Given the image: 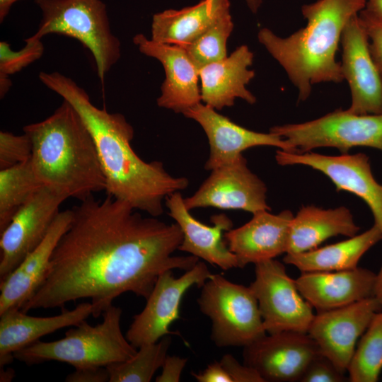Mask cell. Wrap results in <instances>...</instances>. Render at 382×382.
Wrapping results in <instances>:
<instances>
[{
  "mask_svg": "<svg viewBox=\"0 0 382 382\" xmlns=\"http://www.w3.org/2000/svg\"><path fill=\"white\" fill-rule=\"evenodd\" d=\"M74 206L72 219L52 255L45 281L21 310L63 308L89 299L98 318L126 293L146 299L161 274L187 271L194 255H173L183 241L177 223L144 216L108 195Z\"/></svg>",
  "mask_w": 382,
  "mask_h": 382,
  "instance_id": "1",
  "label": "cell"
},
{
  "mask_svg": "<svg viewBox=\"0 0 382 382\" xmlns=\"http://www.w3.org/2000/svg\"><path fill=\"white\" fill-rule=\"evenodd\" d=\"M39 79L74 108L90 132L108 195L157 217L163 213L166 198L188 186L187 178L171 175L162 162H146L135 153L131 146L134 128L123 115L97 108L83 88L58 71H41Z\"/></svg>",
  "mask_w": 382,
  "mask_h": 382,
  "instance_id": "2",
  "label": "cell"
},
{
  "mask_svg": "<svg viewBox=\"0 0 382 382\" xmlns=\"http://www.w3.org/2000/svg\"><path fill=\"white\" fill-rule=\"evenodd\" d=\"M366 0H318L301 8L307 24L286 37L263 28L257 39L286 71L306 100L314 84L341 83V63L336 61L342 31L347 22L366 6Z\"/></svg>",
  "mask_w": 382,
  "mask_h": 382,
  "instance_id": "3",
  "label": "cell"
},
{
  "mask_svg": "<svg viewBox=\"0 0 382 382\" xmlns=\"http://www.w3.org/2000/svg\"><path fill=\"white\" fill-rule=\"evenodd\" d=\"M23 132L32 144L30 161L42 186L84 200L105 191V177L91 134L66 100L42 121L28 125Z\"/></svg>",
  "mask_w": 382,
  "mask_h": 382,
  "instance_id": "4",
  "label": "cell"
},
{
  "mask_svg": "<svg viewBox=\"0 0 382 382\" xmlns=\"http://www.w3.org/2000/svg\"><path fill=\"white\" fill-rule=\"evenodd\" d=\"M122 311L112 305L103 313V320L93 326L86 320L69 329L65 337L52 342L37 341L13 354L28 365L50 361L64 362L75 369L107 367L125 361L137 352L123 335Z\"/></svg>",
  "mask_w": 382,
  "mask_h": 382,
  "instance_id": "5",
  "label": "cell"
},
{
  "mask_svg": "<svg viewBox=\"0 0 382 382\" xmlns=\"http://www.w3.org/2000/svg\"><path fill=\"white\" fill-rule=\"evenodd\" d=\"M42 13L35 33L64 35L79 40L92 54L101 83L121 56L119 39L112 33L106 5L101 0H34Z\"/></svg>",
  "mask_w": 382,
  "mask_h": 382,
  "instance_id": "6",
  "label": "cell"
},
{
  "mask_svg": "<svg viewBox=\"0 0 382 382\" xmlns=\"http://www.w3.org/2000/svg\"><path fill=\"white\" fill-rule=\"evenodd\" d=\"M197 302L212 322L211 340L219 347H245L267 334L250 288L212 274Z\"/></svg>",
  "mask_w": 382,
  "mask_h": 382,
  "instance_id": "7",
  "label": "cell"
},
{
  "mask_svg": "<svg viewBox=\"0 0 382 382\" xmlns=\"http://www.w3.org/2000/svg\"><path fill=\"white\" fill-rule=\"evenodd\" d=\"M270 132L284 139L295 153L333 147L344 154L359 146L382 151V114L357 115L337 109L311 121L274 126Z\"/></svg>",
  "mask_w": 382,
  "mask_h": 382,
  "instance_id": "8",
  "label": "cell"
},
{
  "mask_svg": "<svg viewBox=\"0 0 382 382\" xmlns=\"http://www.w3.org/2000/svg\"><path fill=\"white\" fill-rule=\"evenodd\" d=\"M255 265V280L249 287L257 299L266 332H307L315 316L313 307L300 294L284 265L274 259Z\"/></svg>",
  "mask_w": 382,
  "mask_h": 382,
  "instance_id": "9",
  "label": "cell"
},
{
  "mask_svg": "<svg viewBox=\"0 0 382 382\" xmlns=\"http://www.w3.org/2000/svg\"><path fill=\"white\" fill-rule=\"evenodd\" d=\"M212 274L205 262L200 261L179 277H174L172 270L161 274L146 299L144 309L133 318L125 334L128 341L138 349L156 342L166 335L178 333L169 328L180 318L183 296L192 286L201 287Z\"/></svg>",
  "mask_w": 382,
  "mask_h": 382,
  "instance_id": "10",
  "label": "cell"
},
{
  "mask_svg": "<svg viewBox=\"0 0 382 382\" xmlns=\"http://www.w3.org/2000/svg\"><path fill=\"white\" fill-rule=\"evenodd\" d=\"M275 159L281 166H309L326 175L337 191H347L361 198L369 206L374 224L382 231V184L374 177L368 156L362 153L328 156L279 149ZM378 273L382 277V266Z\"/></svg>",
  "mask_w": 382,
  "mask_h": 382,
  "instance_id": "11",
  "label": "cell"
},
{
  "mask_svg": "<svg viewBox=\"0 0 382 382\" xmlns=\"http://www.w3.org/2000/svg\"><path fill=\"white\" fill-rule=\"evenodd\" d=\"M66 198L42 186L1 232L0 282L45 239Z\"/></svg>",
  "mask_w": 382,
  "mask_h": 382,
  "instance_id": "12",
  "label": "cell"
},
{
  "mask_svg": "<svg viewBox=\"0 0 382 382\" xmlns=\"http://www.w3.org/2000/svg\"><path fill=\"white\" fill-rule=\"evenodd\" d=\"M211 171L199 189L192 196L184 198L187 209L214 207L243 210L253 214L270 211L267 203V187L249 169L243 155Z\"/></svg>",
  "mask_w": 382,
  "mask_h": 382,
  "instance_id": "13",
  "label": "cell"
},
{
  "mask_svg": "<svg viewBox=\"0 0 382 382\" xmlns=\"http://www.w3.org/2000/svg\"><path fill=\"white\" fill-rule=\"evenodd\" d=\"M320 354L307 332L269 334L243 347V364L265 382L299 381L311 361Z\"/></svg>",
  "mask_w": 382,
  "mask_h": 382,
  "instance_id": "14",
  "label": "cell"
},
{
  "mask_svg": "<svg viewBox=\"0 0 382 382\" xmlns=\"http://www.w3.org/2000/svg\"><path fill=\"white\" fill-rule=\"evenodd\" d=\"M382 304L376 296L338 308L318 312L307 333L321 354L343 373L347 371L357 342L366 330Z\"/></svg>",
  "mask_w": 382,
  "mask_h": 382,
  "instance_id": "15",
  "label": "cell"
},
{
  "mask_svg": "<svg viewBox=\"0 0 382 382\" xmlns=\"http://www.w3.org/2000/svg\"><path fill=\"white\" fill-rule=\"evenodd\" d=\"M340 44L342 74L352 98L347 110L357 115L382 114V76L371 56L359 14L346 24Z\"/></svg>",
  "mask_w": 382,
  "mask_h": 382,
  "instance_id": "16",
  "label": "cell"
},
{
  "mask_svg": "<svg viewBox=\"0 0 382 382\" xmlns=\"http://www.w3.org/2000/svg\"><path fill=\"white\" fill-rule=\"evenodd\" d=\"M183 115L196 121L206 134L210 151L204 165L207 170L232 163L243 155V151L252 147L274 146L287 152H296L278 134L246 129L202 103L189 108Z\"/></svg>",
  "mask_w": 382,
  "mask_h": 382,
  "instance_id": "17",
  "label": "cell"
},
{
  "mask_svg": "<svg viewBox=\"0 0 382 382\" xmlns=\"http://www.w3.org/2000/svg\"><path fill=\"white\" fill-rule=\"evenodd\" d=\"M133 42L140 52L159 61L166 78L161 86L158 106L183 113L201 103L199 69L180 46L159 43L139 33Z\"/></svg>",
  "mask_w": 382,
  "mask_h": 382,
  "instance_id": "18",
  "label": "cell"
},
{
  "mask_svg": "<svg viewBox=\"0 0 382 382\" xmlns=\"http://www.w3.org/2000/svg\"><path fill=\"white\" fill-rule=\"evenodd\" d=\"M168 214L180 226L183 241L179 250L201 258L224 270L238 267L236 256L228 249L222 236L233 227V222L224 214L213 215L212 226L206 225L187 209L180 192H175L166 199Z\"/></svg>",
  "mask_w": 382,
  "mask_h": 382,
  "instance_id": "19",
  "label": "cell"
},
{
  "mask_svg": "<svg viewBox=\"0 0 382 382\" xmlns=\"http://www.w3.org/2000/svg\"><path fill=\"white\" fill-rule=\"evenodd\" d=\"M293 218L289 210L277 214L263 210L253 214L244 225L225 232V242L236 256L238 267L274 259L286 253Z\"/></svg>",
  "mask_w": 382,
  "mask_h": 382,
  "instance_id": "20",
  "label": "cell"
},
{
  "mask_svg": "<svg viewBox=\"0 0 382 382\" xmlns=\"http://www.w3.org/2000/svg\"><path fill=\"white\" fill-rule=\"evenodd\" d=\"M377 274L361 267L334 272H301L296 279L302 296L318 312L375 296Z\"/></svg>",
  "mask_w": 382,
  "mask_h": 382,
  "instance_id": "21",
  "label": "cell"
},
{
  "mask_svg": "<svg viewBox=\"0 0 382 382\" xmlns=\"http://www.w3.org/2000/svg\"><path fill=\"white\" fill-rule=\"evenodd\" d=\"M72 216L71 209L60 212L42 242L0 282V315L10 309H21L40 287L53 251Z\"/></svg>",
  "mask_w": 382,
  "mask_h": 382,
  "instance_id": "22",
  "label": "cell"
},
{
  "mask_svg": "<svg viewBox=\"0 0 382 382\" xmlns=\"http://www.w3.org/2000/svg\"><path fill=\"white\" fill-rule=\"evenodd\" d=\"M254 54L247 45L238 47L229 56L199 69L201 101L216 110L234 105L241 98L253 105L255 96L246 88L255 77Z\"/></svg>",
  "mask_w": 382,
  "mask_h": 382,
  "instance_id": "23",
  "label": "cell"
},
{
  "mask_svg": "<svg viewBox=\"0 0 382 382\" xmlns=\"http://www.w3.org/2000/svg\"><path fill=\"white\" fill-rule=\"evenodd\" d=\"M91 302L49 317L29 316L21 309H10L0 315V366L12 362L14 353L40 337L66 327H74L93 315Z\"/></svg>",
  "mask_w": 382,
  "mask_h": 382,
  "instance_id": "24",
  "label": "cell"
},
{
  "mask_svg": "<svg viewBox=\"0 0 382 382\" xmlns=\"http://www.w3.org/2000/svg\"><path fill=\"white\" fill-rule=\"evenodd\" d=\"M359 229L345 207L328 209L312 205L303 207L292 219L286 254L313 250L338 235L352 237Z\"/></svg>",
  "mask_w": 382,
  "mask_h": 382,
  "instance_id": "25",
  "label": "cell"
},
{
  "mask_svg": "<svg viewBox=\"0 0 382 382\" xmlns=\"http://www.w3.org/2000/svg\"><path fill=\"white\" fill-rule=\"evenodd\" d=\"M230 9L229 0H201L180 10L167 9L155 13L151 40L184 47L202 34L216 18Z\"/></svg>",
  "mask_w": 382,
  "mask_h": 382,
  "instance_id": "26",
  "label": "cell"
},
{
  "mask_svg": "<svg viewBox=\"0 0 382 382\" xmlns=\"http://www.w3.org/2000/svg\"><path fill=\"white\" fill-rule=\"evenodd\" d=\"M382 240V231L375 224L366 231L348 239L306 252L286 254L284 263L301 272H334L354 269L361 257Z\"/></svg>",
  "mask_w": 382,
  "mask_h": 382,
  "instance_id": "27",
  "label": "cell"
},
{
  "mask_svg": "<svg viewBox=\"0 0 382 382\" xmlns=\"http://www.w3.org/2000/svg\"><path fill=\"white\" fill-rule=\"evenodd\" d=\"M42 187L35 174L30 158L0 170V233Z\"/></svg>",
  "mask_w": 382,
  "mask_h": 382,
  "instance_id": "28",
  "label": "cell"
},
{
  "mask_svg": "<svg viewBox=\"0 0 382 382\" xmlns=\"http://www.w3.org/2000/svg\"><path fill=\"white\" fill-rule=\"evenodd\" d=\"M171 338L166 335L158 342L144 345L130 359L107 366L110 382H149L162 367Z\"/></svg>",
  "mask_w": 382,
  "mask_h": 382,
  "instance_id": "29",
  "label": "cell"
},
{
  "mask_svg": "<svg viewBox=\"0 0 382 382\" xmlns=\"http://www.w3.org/2000/svg\"><path fill=\"white\" fill-rule=\"evenodd\" d=\"M382 370V310L375 314L347 369L351 382H376Z\"/></svg>",
  "mask_w": 382,
  "mask_h": 382,
  "instance_id": "30",
  "label": "cell"
},
{
  "mask_svg": "<svg viewBox=\"0 0 382 382\" xmlns=\"http://www.w3.org/2000/svg\"><path fill=\"white\" fill-rule=\"evenodd\" d=\"M233 29L229 9L219 15L202 34L183 48L199 69L227 57L226 42Z\"/></svg>",
  "mask_w": 382,
  "mask_h": 382,
  "instance_id": "31",
  "label": "cell"
},
{
  "mask_svg": "<svg viewBox=\"0 0 382 382\" xmlns=\"http://www.w3.org/2000/svg\"><path fill=\"white\" fill-rule=\"evenodd\" d=\"M25 42V45L18 51L13 50L7 42H0V79L9 78L43 55L45 47L41 40L27 37Z\"/></svg>",
  "mask_w": 382,
  "mask_h": 382,
  "instance_id": "32",
  "label": "cell"
},
{
  "mask_svg": "<svg viewBox=\"0 0 382 382\" xmlns=\"http://www.w3.org/2000/svg\"><path fill=\"white\" fill-rule=\"evenodd\" d=\"M31 154L32 144L28 134L0 132V170L26 161Z\"/></svg>",
  "mask_w": 382,
  "mask_h": 382,
  "instance_id": "33",
  "label": "cell"
},
{
  "mask_svg": "<svg viewBox=\"0 0 382 382\" xmlns=\"http://www.w3.org/2000/svg\"><path fill=\"white\" fill-rule=\"evenodd\" d=\"M335 364L325 356L319 354L309 364L300 382H344L349 380Z\"/></svg>",
  "mask_w": 382,
  "mask_h": 382,
  "instance_id": "34",
  "label": "cell"
},
{
  "mask_svg": "<svg viewBox=\"0 0 382 382\" xmlns=\"http://www.w3.org/2000/svg\"><path fill=\"white\" fill-rule=\"evenodd\" d=\"M359 18L368 35L373 59L382 76V18L374 16L364 9L359 12Z\"/></svg>",
  "mask_w": 382,
  "mask_h": 382,
  "instance_id": "35",
  "label": "cell"
},
{
  "mask_svg": "<svg viewBox=\"0 0 382 382\" xmlns=\"http://www.w3.org/2000/svg\"><path fill=\"white\" fill-rule=\"evenodd\" d=\"M233 382H265L253 369L241 364L231 354H225L219 361Z\"/></svg>",
  "mask_w": 382,
  "mask_h": 382,
  "instance_id": "36",
  "label": "cell"
},
{
  "mask_svg": "<svg viewBox=\"0 0 382 382\" xmlns=\"http://www.w3.org/2000/svg\"><path fill=\"white\" fill-rule=\"evenodd\" d=\"M187 359L167 355L162 366V372L156 378V382H178Z\"/></svg>",
  "mask_w": 382,
  "mask_h": 382,
  "instance_id": "37",
  "label": "cell"
},
{
  "mask_svg": "<svg viewBox=\"0 0 382 382\" xmlns=\"http://www.w3.org/2000/svg\"><path fill=\"white\" fill-rule=\"evenodd\" d=\"M67 382H106L109 373L106 367L76 369L65 378Z\"/></svg>",
  "mask_w": 382,
  "mask_h": 382,
  "instance_id": "38",
  "label": "cell"
},
{
  "mask_svg": "<svg viewBox=\"0 0 382 382\" xmlns=\"http://www.w3.org/2000/svg\"><path fill=\"white\" fill-rule=\"evenodd\" d=\"M192 375L199 382H233L220 361H215L202 371L192 372Z\"/></svg>",
  "mask_w": 382,
  "mask_h": 382,
  "instance_id": "39",
  "label": "cell"
},
{
  "mask_svg": "<svg viewBox=\"0 0 382 382\" xmlns=\"http://www.w3.org/2000/svg\"><path fill=\"white\" fill-rule=\"evenodd\" d=\"M364 10L368 13L382 18V0H366Z\"/></svg>",
  "mask_w": 382,
  "mask_h": 382,
  "instance_id": "40",
  "label": "cell"
},
{
  "mask_svg": "<svg viewBox=\"0 0 382 382\" xmlns=\"http://www.w3.org/2000/svg\"><path fill=\"white\" fill-rule=\"evenodd\" d=\"M20 0H0V22L2 23L9 13L11 6Z\"/></svg>",
  "mask_w": 382,
  "mask_h": 382,
  "instance_id": "41",
  "label": "cell"
},
{
  "mask_svg": "<svg viewBox=\"0 0 382 382\" xmlns=\"http://www.w3.org/2000/svg\"><path fill=\"white\" fill-rule=\"evenodd\" d=\"M15 372L13 370L8 369L4 370L3 367H1V377L0 381L2 382L11 381L14 377Z\"/></svg>",
  "mask_w": 382,
  "mask_h": 382,
  "instance_id": "42",
  "label": "cell"
},
{
  "mask_svg": "<svg viewBox=\"0 0 382 382\" xmlns=\"http://www.w3.org/2000/svg\"><path fill=\"white\" fill-rule=\"evenodd\" d=\"M245 2L251 12L256 13L262 3V0H245Z\"/></svg>",
  "mask_w": 382,
  "mask_h": 382,
  "instance_id": "43",
  "label": "cell"
}]
</instances>
